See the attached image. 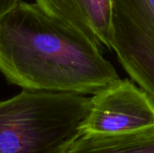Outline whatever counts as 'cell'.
Instances as JSON below:
<instances>
[{
  "mask_svg": "<svg viewBox=\"0 0 154 153\" xmlns=\"http://www.w3.org/2000/svg\"><path fill=\"white\" fill-rule=\"evenodd\" d=\"M0 72L23 89L84 96L121 79L101 48L23 0L0 17Z\"/></svg>",
  "mask_w": 154,
  "mask_h": 153,
  "instance_id": "cell-1",
  "label": "cell"
},
{
  "mask_svg": "<svg viewBox=\"0 0 154 153\" xmlns=\"http://www.w3.org/2000/svg\"><path fill=\"white\" fill-rule=\"evenodd\" d=\"M89 99L23 89L0 101V153H61L78 134Z\"/></svg>",
  "mask_w": 154,
  "mask_h": 153,
  "instance_id": "cell-2",
  "label": "cell"
},
{
  "mask_svg": "<svg viewBox=\"0 0 154 153\" xmlns=\"http://www.w3.org/2000/svg\"><path fill=\"white\" fill-rule=\"evenodd\" d=\"M154 129V101L128 78L93 95L79 132L125 134Z\"/></svg>",
  "mask_w": 154,
  "mask_h": 153,
  "instance_id": "cell-3",
  "label": "cell"
},
{
  "mask_svg": "<svg viewBox=\"0 0 154 153\" xmlns=\"http://www.w3.org/2000/svg\"><path fill=\"white\" fill-rule=\"evenodd\" d=\"M50 17L103 50L111 49V0H34Z\"/></svg>",
  "mask_w": 154,
  "mask_h": 153,
  "instance_id": "cell-4",
  "label": "cell"
},
{
  "mask_svg": "<svg viewBox=\"0 0 154 153\" xmlns=\"http://www.w3.org/2000/svg\"><path fill=\"white\" fill-rule=\"evenodd\" d=\"M61 153H154V129L113 135L79 132Z\"/></svg>",
  "mask_w": 154,
  "mask_h": 153,
  "instance_id": "cell-5",
  "label": "cell"
},
{
  "mask_svg": "<svg viewBox=\"0 0 154 153\" xmlns=\"http://www.w3.org/2000/svg\"><path fill=\"white\" fill-rule=\"evenodd\" d=\"M20 0H0V17L16 6Z\"/></svg>",
  "mask_w": 154,
  "mask_h": 153,
  "instance_id": "cell-6",
  "label": "cell"
}]
</instances>
